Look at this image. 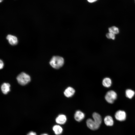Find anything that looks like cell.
I'll list each match as a JSON object with an SVG mask.
<instances>
[{
  "instance_id": "obj_1",
  "label": "cell",
  "mask_w": 135,
  "mask_h": 135,
  "mask_svg": "<svg viewBox=\"0 0 135 135\" xmlns=\"http://www.w3.org/2000/svg\"><path fill=\"white\" fill-rule=\"evenodd\" d=\"M64 63V60L62 57L59 56H54L50 60V64L55 69H58L62 67Z\"/></svg>"
},
{
  "instance_id": "obj_2",
  "label": "cell",
  "mask_w": 135,
  "mask_h": 135,
  "mask_svg": "<svg viewBox=\"0 0 135 135\" xmlns=\"http://www.w3.org/2000/svg\"><path fill=\"white\" fill-rule=\"evenodd\" d=\"M16 79L18 83L22 85H25L30 80V76L26 73L22 72L17 76Z\"/></svg>"
},
{
  "instance_id": "obj_3",
  "label": "cell",
  "mask_w": 135,
  "mask_h": 135,
  "mask_svg": "<svg viewBox=\"0 0 135 135\" xmlns=\"http://www.w3.org/2000/svg\"><path fill=\"white\" fill-rule=\"evenodd\" d=\"M117 97V94L116 92L112 90L106 93L105 97V99L108 103H113L116 99Z\"/></svg>"
},
{
  "instance_id": "obj_4",
  "label": "cell",
  "mask_w": 135,
  "mask_h": 135,
  "mask_svg": "<svg viewBox=\"0 0 135 135\" xmlns=\"http://www.w3.org/2000/svg\"><path fill=\"white\" fill-rule=\"evenodd\" d=\"M86 124L89 128L93 130L98 129L100 126L97 124L91 118H89L87 120Z\"/></svg>"
},
{
  "instance_id": "obj_5",
  "label": "cell",
  "mask_w": 135,
  "mask_h": 135,
  "mask_svg": "<svg viewBox=\"0 0 135 135\" xmlns=\"http://www.w3.org/2000/svg\"><path fill=\"white\" fill-rule=\"evenodd\" d=\"M126 116L125 112L123 110H120L116 112L115 115L116 118L120 121H123L126 119Z\"/></svg>"
},
{
  "instance_id": "obj_6",
  "label": "cell",
  "mask_w": 135,
  "mask_h": 135,
  "mask_svg": "<svg viewBox=\"0 0 135 135\" xmlns=\"http://www.w3.org/2000/svg\"><path fill=\"white\" fill-rule=\"evenodd\" d=\"M6 39L8 40L9 43L12 45H16L18 43L17 38L14 35L8 34L6 37Z\"/></svg>"
},
{
  "instance_id": "obj_7",
  "label": "cell",
  "mask_w": 135,
  "mask_h": 135,
  "mask_svg": "<svg viewBox=\"0 0 135 135\" xmlns=\"http://www.w3.org/2000/svg\"><path fill=\"white\" fill-rule=\"evenodd\" d=\"M67 120L66 116L63 114H60L58 115L55 119L56 122L60 124H64Z\"/></svg>"
},
{
  "instance_id": "obj_8",
  "label": "cell",
  "mask_w": 135,
  "mask_h": 135,
  "mask_svg": "<svg viewBox=\"0 0 135 135\" xmlns=\"http://www.w3.org/2000/svg\"><path fill=\"white\" fill-rule=\"evenodd\" d=\"M85 115L84 113L80 110L76 111L74 114V118L78 122L82 120L84 118Z\"/></svg>"
},
{
  "instance_id": "obj_9",
  "label": "cell",
  "mask_w": 135,
  "mask_h": 135,
  "mask_svg": "<svg viewBox=\"0 0 135 135\" xmlns=\"http://www.w3.org/2000/svg\"><path fill=\"white\" fill-rule=\"evenodd\" d=\"M75 92L74 90L72 88L69 87L64 90V94L67 97H70L72 96L74 94Z\"/></svg>"
},
{
  "instance_id": "obj_10",
  "label": "cell",
  "mask_w": 135,
  "mask_h": 135,
  "mask_svg": "<svg viewBox=\"0 0 135 135\" xmlns=\"http://www.w3.org/2000/svg\"><path fill=\"white\" fill-rule=\"evenodd\" d=\"M10 84L8 83H4L1 86V89L3 94H7L10 90Z\"/></svg>"
},
{
  "instance_id": "obj_11",
  "label": "cell",
  "mask_w": 135,
  "mask_h": 135,
  "mask_svg": "<svg viewBox=\"0 0 135 135\" xmlns=\"http://www.w3.org/2000/svg\"><path fill=\"white\" fill-rule=\"evenodd\" d=\"M92 116L93 120L100 125L102 122V118L100 115L97 113L94 112L92 114Z\"/></svg>"
},
{
  "instance_id": "obj_12",
  "label": "cell",
  "mask_w": 135,
  "mask_h": 135,
  "mask_svg": "<svg viewBox=\"0 0 135 135\" xmlns=\"http://www.w3.org/2000/svg\"><path fill=\"white\" fill-rule=\"evenodd\" d=\"M52 129L54 133L56 135H59L62 133L63 132L62 128L58 125L54 126Z\"/></svg>"
},
{
  "instance_id": "obj_13",
  "label": "cell",
  "mask_w": 135,
  "mask_h": 135,
  "mask_svg": "<svg viewBox=\"0 0 135 135\" xmlns=\"http://www.w3.org/2000/svg\"><path fill=\"white\" fill-rule=\"evenodd\" d=\"M105 124L108 126H111L114 124V121L112 118L110 116H107L105 117L104 119Z\"/></svg>"
},
{
  "instance_id": "obj_14",
  "label": "cell",
  "mask_w": 135,
  "mask_h": 135,
  "mask_svg": "<svg viewBox=\"0 0 135 135\" xmlns=\"http://www.w3.org/2000/svg\"><path fill=\"white\" fill-rule=\"evenodd\" d=\"M112 84V80L109 78H105L104 79L102 80V84L106 88L110 87L111 85Z\"/></svg>"
},
{
  "instance_id": "obj_15",
  "label": "cell",
  "mask_w": 135,
  "mask_h": 135,
  "mask_svg": "<svg viewBox=\"0 0 135 135\" xmlns=\"http://www.w3.org/2000/svg\"><path fill=\"white\" fill-rule=\"evenodd\" d=\"M125 93L126 97L129 98L131 99L134 96L135 92L134 91L132 90L128 89L126 90Z\"/></svg>"
},
{
  "instance_id": "obj_16",
  "label": "cell",
  "mask_w": 135,
  "mask_h": 135,
  "mask_svg": "<svg viewBox=\"0 0 135 135\" xmlns=\"http://www.w3.org/2000/svg\"><path fill=\"white\" fill-rule=\"evenodd\" d=\"M109 30L110 32L114 34H117L119 33V31L118 28L115 26H112L109 28Z\"/></svg>"
},
{
  "instance_id": "obj_17",
  "label": "cell",
  "mask_w": 135,
  "mask_h": 135,
  "mask_svg": "<svg viewBox=\"0 0 135 135\" xmlns=\"http://www.w3.org/2000/svg\"><path fill=\"white\" fill-rule=\"evenodd\" d=\"M106 36L109 39H112L114 40L115 38V34L110 32V33L107 34Z\"/></svg>"
},
{
  "instance_id": "obj_18",
  "label": "cell",
  "mask_w": 135,
  "mask_h": 135,
  "mask_svg": "<svg viewBox=\"0 0 135 135\" xmlns=\"http://www.w3.org/2000/svg\"><path fill=\"white\" fill-rule=\"evenodd\" d=\"M0 68L1 69L3 68L4 66V64L3 61L1 60H0Z\"/></svg>"
},
{
  "instance_id": "obj_19",
  "label": "cell",
  "mask_w": 135,
  "mask_h": 135,
  "mask_svg": "<svg viewBox=\"0 0 135 135\" xmlns=\"http://www.w3.org/2000/svg\"><path fill=\"white\" fill-rule=\"evenodd\" d=\"M27 135H37L36 133L33 131H31L29 132Z\"/></svg>"
},
{
  "instance_id": "obj_20",
  "label": "cell",
  "mask_w": 135,
  "mask_h": 135,
  "mask_svg": "<svg viewBox=\"0 0 135 135\" xmlns=\"http://www.w3.org/2000/svg\"><path fill=\"white\" fill-rule=\"evenodd\" d=\"M97 0H87L89 2L92 3L96 2Z\"/></svg>"
},
{
  "instance_id": "obj_21",
  "label": "cell",
  "mask_w": 135,
  "mask_h": 135,
  "mask_svg": "<svg viewBox=\"0 0 135 135\" xmlns=\"http://www.w3.org/2000/svg\"><path fill=\"white\" fill-rule=\"evenodd\" d=\"M40 135H48V134L46 133L42 134Z\"/></svg>"
},
{
  "instance_id": "obj_22",
  "label": "cell",
  "mask_w": 135,
  "mask_h": 135,
  "mask_svg": "<svg viewBox=\"0 0 135 135\" xmlns=\"http://www.w3.org/2000/svg\"><path fill=\"white\" fill-rule=\"evenodd\" d=\"M3 0H0V2H2L3 1Z\"/></svg>"
}]
</instances>
